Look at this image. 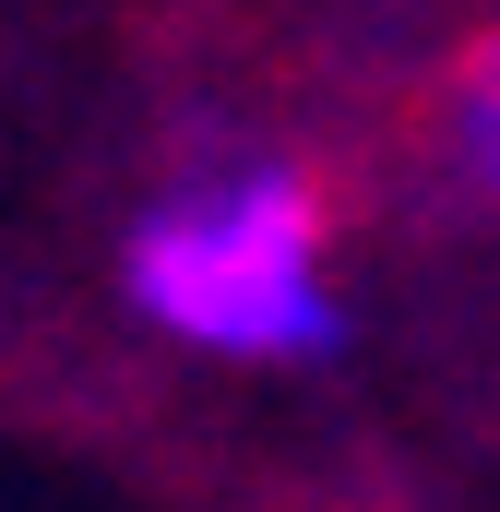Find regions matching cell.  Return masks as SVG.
I'll list each match as a JSON object with an SVG mask.
<instances>
[{
  "label": "cell",
  "instance_id": "cell-1",
  "mask_svg": "<svg viewBox=\"0 0 500 512\" xmlns=\"http://www.w3.org/2000/svg\"><path fill=\"white\" fill-rule=\"evenodd\" d=\"M120 298L167 346L239 358V370H310L346 346V310L322 274V203L286 155L191 167L179 191H155L120 239Z\"/></svg>",
  "mask_w": 500,
  "mask_h": 512
},
{
  "label": "cell",
  "instance_id": "cell-2",
  "mask_svg": "<svg viewBox=\"0 0 500 512\" xmlns=\"http://www.w3.org/2000/svg\"><path fill=\"white\" fill-rule=\"evenodd\" d=\"M453 155H465V179L500 203V36L465 60V84H453Z\"/></svg>",
  "mask_w": 500,
  "mask_h": 512
}]
</instances>
